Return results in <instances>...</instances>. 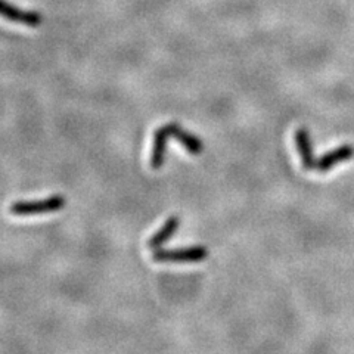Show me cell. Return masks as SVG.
Returning <instances> with one entry per match:
<instances>
[{"label": "cell", "instance_id": "7", "mask_svg": "<svg viewBox=\"0 0 354 354\" xmlns=\"http://www.w3.org/2000/svg\"><path fill=\"white\" fill-rule=\"evenodd\" d=\"M180 225V218L171 216L170 218L165 220V223L161 226V229L158 232L151 236V239L148 241V247L151 250H158L161 248L165 242L170 241V238L174 235V232L179 229Z\"/></svg>", "mask_w": 354, "mask_h": 354}, {"label": "cell", "instance_id": "6", "mask_svg": "<svg viewBox=\"0 0 354 354\" xmlns=\"http://www.w3.org/2000/svg\"><path fill=\"white\" fill-rule=\"evenodd\" d=\"M295 143L298 152H300L301 162L304 170H316V161L315 153H313V143L312 136H310V131L306 127H300L295 131Z\"/></svg>", "mask_w": 354, "mask_h": 354}, {"label": "cell", "instance_id": "5", "mask_svg": "<svg viewBox=\"0 0 354 354\" xmlns=\"http://www.w3.org/2000/svg\"><path fill=\"white\" fill-rule=\"evenodd\" d=\"M351 158H354V147L350 145V143H344V145L325 152L322 157L316 161V170L319 173H326L334 169L339 162L350 161Z\"/></svg>", "mask_w": 354, "mask_h": 354}, {"label": "cell", "instance_id": "2", "mask_svg": "<svg viewBox=\"0 0 354 354\" xmlns=\"http://www.w3.org/2000/svg\"><path fill=\"white\" fill-rule=\"evenodd\" d=\"M208 257V250L204 245H194L176 250L158 248L153 251V260L158 263H198Z\"/></svg>", "mask_w": 354, "mask_h": 354}, {"label": "cell", "instance_id": "1", "mask_svg": "<svg viewBox=\"0 0 354 354\" xmlns=\"http://www.w3.org/2000/svg\"><path fill=\"white\" fill-rule=\"evenodd\" d=\"M66 201L62 195H53L39 201H17L10 205V213L14 216H37L59 212L65 207Z\"/></svg>", "mask_w": 354, "mask_h": 354}, {"label": "cell", "instance_id": "3", "mask_svg": "<svg viewBox=\"0 0 354 354\" xmlns=\"http://www.w3.org/2000/svg\"><path fill=\"white\" fill-rule=\"evenodd\" d=\"M173 136L171 123L158 127L153 133L152 151H151V169L160 170L165 160V149H167V140Z\"/></svg>", "mask_w": 354, "mask_h": 354}, {"label": "cell", "instance_id": "8", "mask_svg": "<svg viewBox=\"0 0 354 354\" xmlns=\"http://www.w3.org/2000/svg\"><path fill=\"white\" fill-rule=\"evenodd\" d=\"M171 127H173V138L179 140L187 151L194 155L203 152L204 143L201 139H198L195 135H192V133L186 131L180 124L177 123H171Z\"/></svg>", "mask_w": 354, "mask_h": 354}, {"label": "cell", "instance_id": "4", "mask_svg": "<svg viewBox=\"0 0 354 354\" xmlns=\"http://www.w3.org/2000/svg\"><path fill=\"white\" fill-rule=\"evenodd\" d=\"M0 12H2L3 18L12 22H19V24L27 27H39L43 21L37 10L21 9L12 3H9L8 0H2V9H0Z\"/></svg>", "mask_w": 354, "mask_h": 354}]
</instances>
